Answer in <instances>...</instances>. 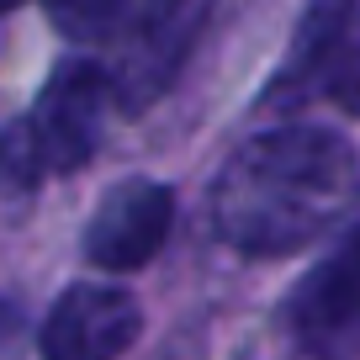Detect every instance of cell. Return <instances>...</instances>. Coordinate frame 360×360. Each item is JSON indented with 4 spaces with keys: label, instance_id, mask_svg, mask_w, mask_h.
<instances>
[{
    "label": "cell",
    "instance_id": "6da1fadb",
    "mask_svg": "<svg viewBox=\"0 0 360 360\" xmlns=\"http://www.w3.org/2000/svg\"><path fill=\"white\" fill-rule=\"evenodd\" d=\"M360 196L355 148L328 127L259 133L223 165L212 186L217 233L255 259L307 249Z\"/></svg>",
    "mask_w": 360,
    "mask_h": 360
},
{
    "label": "cell",
    "instance_id": "52a82bcc",
    "mask_svg": "<svg viewBox=\"0 0 360 360\" xmlns=\"http://www.w3.org/2000/svg\"><path fill=\"white\" fill-rule=\"evenodd\" d=\"M345 16H349V0H313L302 32H297L292 64L281 69V85H276V90H297V85H302V75H313V69H323V75H328V53H334L339 32H345Z\"/></svg>",
    "mask_w": 360,
    "mask_h": 360
},
{
    "label": "cell",
    "instance_id": "8fae6325",
    "mask_svg": "<svg viewBox=\"0 0 360 360\" xmlns=\"http://www.w3.org/2000/svg\"><path fill=\"white\" fill-rule=\"evenodd\" d=\"M16 6H22V0H0V16H6V11H16Z\"/></svg>",
    "mask_w": 360,
    "mask_h": 360
},
{
    "label": "cell",
    "instance_id": "7a4b0ae2",
    "mask_svg": "<svg viewBox=\"0 0 360 360\" xmlns=\"http://www.w3.org/2000/svg\"><path fill=\"white\" fill-rule=\"evenodd\" d=\"M286 328L313 360H360V228L297 281Z\"/></svg>",
    "mask_w": 360,
    "mask_h": 360
},
{
    "label": "cell",
    "instance_id": "277c9868",
    "mask_svg": "<svg viewBox=\"0 0 360 360\" xmlns=\"http://www.w3.org/2000/svg\"><path fill=\"white\" fill-rule=\"evenodd\" d=\"M143 313L122 286H69L43 318V360H117L133 349Z\"/></svg>",
    "mask_w": 360,
    "mask_h": 360
},
{
    "label": "cell",
    "instance_id": "8992f818",
    "mask_svg": "<svg viewBox=\"0 0 360 360\" xmlns=\"http://www.w3.org/2000/svg\"><path fill=\"white\" fill-rule=\"evenodd\" d=\"M202 6L207 0H154V11H148V22H143V37H138V53H133V69L148 79V85L165 79L169 58L186 48Z\"/></svg>",
    "mask_w": 360,
    "mask_h": 360
},
{
    "label": "cell",
    "instance_id": "9c48e42d",
    "mask_svg": "<svg viewBox=\"0 0 360 360\" xmlns=\"http://www.w3.org/2000/svg\"><path fill=\"white\" fill-rule=\"evenodd\" d=\"M43 175H48L43 154H37L32 127H27V117H22V122H11L6 133H0V180L16 186V191H27V186H37Z\"/></svg>",
    "mask_w": 360,
    "mask_h": 360
},
{
    "label": "cell",
    "instance_id": "5b68a950",
    "mask_svg": "<svg viewBox=\"0 0 360 360\" xmlns=\"http://www.w3.org/2000/svg\"><path fill=\"white\" fill-rule=\"evenodd\" d=\"M101 112H106V75L85 58L58 64L53 79L43 85L37 106L27 112L32 143L43 154V169H75L90 159L101 138Z\"/></svg>",
    "mask_w": 360,
    "mask_h": 360
},
{
    "label": "cell",
    "instance_id": "30bf717a",
    "mask_svg": "<svg viewBox=\"0 0 360 360\" xmlns=\"http://www.w3.org/2000/svg\"><path fill=\"white\" fill-rule=\"evenodd\" d=\"M323 90H328V101H334L339 112L360 117V48H349V53H339L334 64H328Z\"/></svg>",
    "mask_w": 360,
    "mask_h": 360
},
{
    "label": "cell",
    "instance_id": "3957f363",
    "mask_svg": "<svg viewBox=\"0 0 360 360\" xmlns=\"http://www.w3.org/2000/svg\"><path fill=\"white\" fill-rule=\"evenodd\" d=\"M169 223H175V191L159 180H122L101 196L96 217L85 228V255L101 270H143L165 249Z\"/></svg>",
    "mask_w": 360,
    "mask_h": 360
},
{
    "label": "cell",
    "instance_id": "ba28073f",
    "mask_svg": "<svg viewBox=\"0 0 360 360\" xmlns=\"http://www.w3.org/2000/svg\"><path fill=\"white\" fill-rule=\"evenodd\" d=\"M43 6H48V22L75 43H96V37L117 32V22L127 11V0H43Z\"/></svg>",
    "mask_w": 360,
    "mask_h": 360
}]
</instances>
